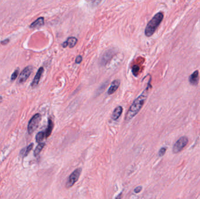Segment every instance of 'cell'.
Masks as SVG:
<instances>
[{"instance_id": "obj_16", "label": "cell", "mask_w": 200, "mask_h": 199, "mask_svg": "<svg viewBox=\"0 0 200 199\" xmlns=\"http://www.w3.org/2000/svg\"><path fill=\"white\" fill-rule=\"evenodd\" d=\"M45 146V143H40L38 144V146L36 148V149L35 150V151H34L35 156H37L39 155V154L40 153V152L43 150Z\"/></svg>"}, {"instance_id": "obj_22", "label": "cell", "mask_w": 200, "mask_h": 199, "mask_svg": "<svg viewBox=\"0 0 200 199\" xmlns=\"http://www.w3.org/2000/svg\"><path fill=\"white\" fill-rule=\"evenodd\" d=\"M142 186H138L137 188H136L134 189V192L136 193H140L141 191H142Z\"/></svg>"}, {"instance_id": "obj_13", "label": "cell", "mask_w": 200, "mask_h": 199, "mask_svg": "<svg viewBox=\"0 0 200 199\" xmlns=\"http://www.w3.org/2000/svg\"><path fill=\"white\" fill-rule=\"evenodd\" d=\"M44 22H45L44 18L40 17L31 24L30 27L31 28H38V27H40L44 25Z\"/></svg>"}, {"instance_id": "obj_19", "label": "cell", "mask_w": 200, "mask_h": 199, "mask_svg": "<svg viewBox=\"0 0 200 199\" xmlns=\"http://www.w3.org/2000/svg\"><path fill=\"white\" fill-rule=\"evenodd\" d=\"M18 73H19V69H16L14 73L13 74H12L11 76V80L13 81V80H15L17 78V77L18 76Z\"/></svg>"}, {"instance_id": "obj_5", "label": "cell", "mask_w": 200, "mask_h": 199, "mask_svg": "<svg viewBox=\"0 0 200 199\" xmlns=\"http://www.w3.org/2000/svg\"><path fill=\"white\" fill-rule=\"evenodd\" d=\"M188 143V138L185 136L181 137L177 140L173 146V152L174 154L179 153L184 149Z\"/></svg>"}, {"instance_id": "obj_10", "label": "cell", "mask_w": 200, "mask_h": 199, "mask_svg": "<svg viewBox=\"0 0 200 199\" xmlns=\"http://www.w3.org/2000/svg\"><path fill=\"white\" fill-rule=\"evenodd\" d=\"M198 80H199V73L198 70H196L189 76V81L191 84L193 85H196L198 83Z\"/></svg>"}, {"instance_id": "obj_21", "label": "cell", "mask_w": 200, "mask_h": 199, "mask_svg": "<svg viewBox=\"0 0 200 199\" xmlns=\"http://www.w3.org/2000/svg\"><path fill=\"white\" fill-rule=\"evenodd\" d=\"M75 61H76V63H77V64L81 63V62L82 61V57H81V56L79 55L78 56H77Z\"/></svg>"}, {"instance_id": "obj_8", "label": "cell", "mask_w": 200, "mask_h": 199, "mask_svg": "<svg viewBox=\"0 0 200 199\" xmlns=\"http://www.w3.org/2000/svg\"><path fill=\"white\" fill-rule=\"evenodd\" d=\"M43 71H44V69L43 67H40L39 70H38L37 73L36 74V76H35L34 79L33 80L31 84V86H32L33 88L36 87L38 85L39 81L40 80V78L42 76Z\"/></svg>"}, {"instance_id": "obj_4", "label": "cell", "mask_w": 200, "mask_h": 199, "mask_svg": "<svg viewBox=\"0 0 200 199\" xmlns=\"http://www.w3.org/2000/svg\"><path fill=\"white\" fill-rule=\"evenodd\" d=\"M81 168H77L76 169V170H74V171L73 172L69 178L68 179V180L66 182V188H71L76 182L79 180V179L80 178V174H81Z\"/></svg>"}, {"instance_id": "obj_2", "label": "cell", "mask_w": 200, "mask_h": 199, "mask_svg": "<svg viewBox=\"0 0 200 199\" xmlns=\"http://www.w3.org/2000/svg\"><path fill=\"white\" fill-rule=\"evenodd\" d=\"M163 18L164 15L163 12H159L155 15L151 21L148 22L145 30V34L147 37H151L155 33L157 27L162 22Z\"/></svg>"}, {"instance_id": "obj_14", "label": "cell", "mask_w": 200, "mask_h": 199, "mask_svg": "<svg viewBox=\"0 0 200 199\" xmlns=\"http://www.w3.org/2000/svg\"><path fill=\"white\" fill-rule=\"evenodd\" d=\"M53 128V122L52 121L51 119H49L48 127H47V129H46V132H45V137H46V138L49 137V136L50 135L51 133H52Z\"/></svg>"}, {"instance_id": "obj_15", "label": "cell", "mask_w": 200, "mask_h": 199, "mask_svg": "<svg viewBox=\"0 0 200 199\" xmlns=\"http://www.w3.org/2000/svg\"><path fill=\"white\" fill-rule=\"evenodd\" d=\"M33 146V144H31L30 145H28L26 148L22 149L21 151V156H23V157L27 156L28 154L29 153V152L32 150Z\"/></svg>"}, {"instance_id": "obj_17", "label": "cell", "mask_w": 200, "mask_h": 199, "mask_svg": "<svg viewBox=\"0 0 200 199\" xmlns=\"http://www.w3.org/2000/svg\"><path fill=\"white\" fill-rule=\"evenodd\" d=\"M45 136V133L43 131H40L36 135V141L38 143H40L43 141Z\"/></svg>"}, {"instance_id": "obj_7", "label": "cell", "mask_w": 200, "mask_h": 199, "mask_svg": "<svg viewBox=\"0 0 200 199\" xmlns=\"http://www.w3.org/2000/svg\"><path fill=\"white\" fill-rule=\"evenodd\" d=\"M114 54V52L111 50H108L103 54L101 59V64L104 65L106 64L108 61L112 58Z\"/></svg>"}, {"instance_id": "obj_12", "label": "cell", "mask_w": 200, "mask_h": 199, "mask_svg": "<svg viewBox=\"0 0 200 199\" xmlns=\"http://www.w3.org/2000/svg\"><path fill=\"white\" fill-rule=\"evenodd\" d=\"M123 111V108L121 106H118L114 109V112L112 114L111 118L114 120H117L121 116Z\"/></svg>"}, {"instance_id": "obj_9", "label": "cell", "mask_w": 200, "mask_h": 199, "mask_svg": "<svg viewBox=\"0 0 200 199\" xmlns=\"http://www.w3.org/2000/svg\"><path fill=\"white\" fill-rule=\"evenodd\" d=\"M77 43V39L75 37H70L67 39V40L63 43L62 46L64 48L69 46L70 48H74Z\"/></svg>"}, {"instance_id": "obj_11", "label": "cell", "mask_w": 200, "mask_h": 199, "mask_svg": "<svg viewBox=\"0 0 200 199\" xmlns=\"http://www.w3.org/2000/svg\"><path fill=\"white\" fill-rule=\"evenodd\" d=\"M119 85H120V82H119L118 80H114L112 82V84H111V86L109 87V88L108 89V95H112V94H113L114 92L118 89V88H119Z\"/></svg>"}, {"instance_id": "obj_18", "label": "cell", "mask_w": 200, "mask_h": 199, "mask_svg": "<svg viewBox=\"0 0 200 199\" xmlns=\"http://www.w3.org/2000/svg\"><path fill=\"white\" fill-rule=\"evenodd\" d=\"M166 150H167V148L166 147H162L160 149V150L159 151V156L160 157H162V156H163L166 152Z\"/></svg>"}, {"instance_id": "obj_25", "label": "cell", "mask_w": 200, "mask_h": 199, "mask_svg": "<svg viewBox=\"0 0 200 199\" xmlns=\"http://www.w3.org/2000/svg\"><path fill=\"white\" fill-rule=\"evenodd\" d=\"M1 100H2V97H0V102L1 101Z\"/></svg>"}, {"instance_id": "obj_24", "label": "cell", "mask_w": 200, "mask_h": 199, "mask_svg": "<svg viewBox=\"0 0 200 199\" xmlns=\"http://www.w3.org/2000/svg\"><path fill=\"white\" fill-rule=\"evenodd\" d=\"M9 41L10 40L8 39H6V40H4V41H2L1 42V44H7V43L9 42Z\"/></svg>"}, {"instance_id": "obj_3", "label": "cell", "mask_w": 200, "mask_h": 199, "mask_svg": "<svg viewBox=\"0 0 200 199\" xmlns=\"http://www.w3.org/2000/svg\"><path fill=\"white\" fill-rule=\"evenodd\" d=\"M41 115L38 113L34 115L30 120L28 126V130L29 135H31L38 128L41 121Z\"/></svg>"}, {"instance_id": "obj_20", "label": "cell", "mask_w": 200, "mask_h": 199, "mask_svg": "<svg viewBox=\"0 0 200 199\" xmlns=\"http://www.w3.org/2000/svg\"><path fill=\"white\" fill-rule=\"evenodd\" d=\"M92 5L94 6H97L103 1V0H91Z\"/></svg>"}, {"instance_id": "obj_23", "label": "cell", "mask_w": 200, "mask_h": 199, "mask_svg": "<svg viewBox=\"0 0 200 199\" xmlns=\"http://www.w3.org/2000/svg\"><path fill=\"white\" fill-rule=\"evenodd\" d=\"M138 67L137 66H134L133 68V73L135 76H136V73H138Z\"/></svg>"}, {"instance_id": "obj_1", "label": "cell", "mask_w": 200, "mask_h": 199, "mask_svg": "<svg viewBox=\"0 0 200 199\" xmlns=\"http://www.w3.org/2000/svg\"><path fill=\"white\" fill-rule=\"evenodd\" d=\"M150 86V83H149L148 86L143 92V93L140 95L138 97H137L135 100L132 103L131 106H130V109L126 113L125 120H130L131 118H134L136 115L139 113L141 110L143 105L145 102L147 97L149 93V89Z\"/></svg>"}, {"instance_id": "obj_6", "label": "cell", "mask_w": 200, "mask_h": 199, "mask_svg": "<svg viewBox=\"0 0 200 199\" xmlns=\"http://www.w3.org/2000/svg\"><path fill=\"white\" fill-rule=\"evenodd\" d=\"M32 67L31 66H28L27 67H25L22 71L20 76L19 77L18 82L19 84H21L27 81L29 77L31 75L32 71Z\"/></svg>"}]
</instances>
